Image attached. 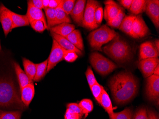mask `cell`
Returning a JSON list of instances; mask_svg holds the SVG:
<instances>
[{
	"label": "cell",
	"mask_w": 159,
	"mask_h": 119,
	"mask_svg": "<svg viewBox=\"0 0 159 119\" xmlns=\"http://www.w3.org/2000/svg\"><path fill=\"white\" fill-rule=\"evenodd\" d=\"M21 111H4L0 109V119H20Z\"/></svg>",
	"instance_id": "cell-32"
},
{
	"label": "cell",
	"mask_w": 159,
	"mask_h": 119,
	"mask_svg": "<svg viewBox=\"0 0 159 119\" xmlns=\"http://www.w3.org/2000/svg\"><path fill=\"white\" fill-rule=\"evenodd\" d=\"M42 2H43V6L44 9L48 7L50 0H42Z\"/></svg>",
	"instance_id": "cell-47"
},
{
	"label": "cell",
	"mask_w": 159,
	"mask_h": 119,
	"mask_svg": "<svg viewBox=\"0 0 159 119\" xmlns=\"http://www.w3.org/2000/svg\"><path fill=\"white\" fill-rule=\"evenodd\" d=\"M145 12L157 29L159 27V1L158 0L146 1Z\"/></svg>",
	"instance_id": "cell-10"
},
{
	"label": "cell",
	"mask_w": 159,
	"mask_h": 119,
	"mask_svg": "<svg viewBox=\"0 0 159 119\" xmlns=\"http://www.w3.org/2000/svg\"><path fill=\"white\" fill-rule=\"evenodd\" d=\"M105 8L103 17L107 22L112 20L117 16L122 8L112 0H108L104 2Z\"/></svg>",
	"instance_id": "cell-14"
},
{
	"label": "cell",
	"mask_w": 159,
	"mask_h": 119,
	"mask_svg": "<svg viewBox=\"0 0 159 119\" xmlns=\"http://www.w3.org/2000/svg\"><path fill=\"white\" fill-rule=\"evenodd\" d=\"M147 112L148 119H159L158 115L153 110L148 109Z\"/></svg>",
	"instance_id": "cell-46"
},
{
	"label": "cell",
	"mask_w": 159,
	"mask_h": 119,
	"mask_svg": "<svg viewBox=\"0 0 159 119\" xmlns=\"http://www.w3.org/2000/svg\"><path fill=\"white\" fill-rule=\"evenodd\" d=\"M146 94L149 100L158 101L159 97V76L152 74L147 78Z\"/></svg>",
	"instance_id": "cell-8"
},
{
	"label": "cell",
	"mask_w": 159,
	"mask_h": 119,
	"mask_svg": "<svg viewBox=\"0 0 159 119\" xmlns=\"http://www.w3.org/2000/svg\"><path fill=\"white\" fill-rule=\"evenodd\" d=\"M51 35L53 40H55L59 44L60 46L63 49L75 52L78 55H83V53L82 51L75 47L73 44L69 41L66 37L57 34L52 32H51Z\"/></svg>",
	"instance_id": "cell-17"
},
{
	"label": "cell",
	"mask_w": 159,
	"mask_h": 119,
	"mask_svg": "<svg viewBox=\"0 0 159 119\" xmlns=\"http://www.w3.org/2000/svg\"><path fill=\"white\" fill-rule=\"evenodd\" d=\"M61 0H50L48 7L50 8L56 9L61 2Z\"/></svg>",
	"instance_id": "cell-45"
},
{
	"label": "cell",
	"mask_w": 159,
	"mask_h": 119,
	"mask_svg": "<svg viewBox=\"0 0 159 119\" xmlns=\"http://www.w3.org/2000/svg\"><path fill=\"white\" fill-rule=\"evenodd\" d=\"M100 3L97 1L88 0L85 8L82 26L89 30L96 29L99 27L94 20V13Z\"/></svg>",
	"instance_id": "cell-6"
},
{
	"label": "cell",
	"mask_w": 159,
	"mask_h": 119,
	"mask_svg": "<svg viewBox=\"0 0 159 119\" xmlns=\"http://www.w3.org/2000/svg\"><path fill=\"white\" fill-rule=\"evenodd\" d=\"M67 109H69L71 112L78 113L82 116L84 115L81 108L80 107L78 104L76 103H70L68 104L67 105Z\"/></svg>",
	"instance_id": "cell-41"
},
{
	"label": "cell",
	"mask_w": 159,
	"mask_h": 119,
	"mask_svg": "<svg viewBox=\"0 0 159 119\" xmlns=\"http://www.w3.org/2000/svg\"><path fill=\"white\" fill-rule=\"evenodd\" d=\"M64 50L60 46L57 42L53 39L52 48L48 59V66L47 72H49L52 69L63 60Z\"/></svg>",
	"instance_id": "cell-7"
},
{
	"label": "cell",
	"mask_w": 159,
	"mask_h": 119,
	"mask_svg": "<svg viewBox=\"0 0 159 119\" xmlns=\"http://www.w3.org/2000/svg\"><path fill=\"white\" fill-rule=\"evenodd\" d=\"M132 31L137 38H142L146 36L149 33V28L143 19L142 16L140 15L136 16L135 19L133 23Z\"/></svg>",
	"instance_id": "cell-13"
},
{
	"label": "cell",
	"mask_w": 159,
	"mask_h": 119,
	"mask_svg": "<svg viewBox=\"0 0 159 119\" xmlns=\"http://www.w3.org/2000/svg\"><path fill=\"white\" fill-rule=\"evenodd\" d=\"M133 119H148L146 108H141L138 109L135 113Z\"/></svg>",
	"instance_id": "cell-40"
},
{
	"label": "cell",
	"mask_w": 159,
	"mask_h": 119,
	"mask_svg": "<svg viewBox=\"0 0 159 119\" xmlns=\"http://www.w3.org/2000/svg\"><path fill=\"white\" fill-rule=\"evenodd\" d=\"M109 86L114 101L119 104L129 102L138 92V81L129 71H121L113 76Z\"/></svg>",
	"instance_id": "cell-1"
},
{
	"label": "cell",
	"mask_w": 159,
	"mask_h": 119,
	"mask_svg": "<svg viewBox=\"0 0 159 119\" xmlns=\"http://www.w3.org/2000/svg\"><path fill=\"white\" fill-rule=\"evenodd\" d=\"M103 88H104L98 82L95 83L90 88L94 97L98 103H100V98H101Z\"/></svg>",
	"instance_id": "cell-35"
},
{
	"label": "cell",
	"mask_w": 159,
	"mask_h": 119,
	"mask_svg": "<svg viewBox=\"0 0 159 119\" xmlns=\"http://www.w3.org/2000/svg\"><path fill=\"white\" fill-rule=\"evenodd\" d=\"M159 51L155 47L154 43L147 41L141 44L140 48V60L149 58H157L159 57Z\"/></svg>",
	"instance_id": "cell-12"
},
{
	"label": "cell",
	"mask_w": 159,
	"mask_h": 119,
	"mask_svg": "<svg viewBox=\"0 0 159 119\" xmlns=\"http://www.w3.org/2000/svg\"><path fill=\"white\" fill-rule=\"evenodd\" d=\"M26 16L27 17L30 24L34 21L40 20L43 21L45 25L48 27L45 16L43 11L33 6L29 1H28L27 11Z\"/></svg>",
	"instance_id": "cell-16"
},
{
	"label": "cell",
	"mask_w": 159,
	"mask_h": 119,
	"mask_svg": "<svg viewBox=\"0 0 159 119\" xmlns=\"http://www.w3.org/2000/svg\"><path fill=\"white\" fill-rule=\"evenodd\" d=\"M99 103L104 108L109 115H111L114 112L111 100L108 93L104 88L102 90Z\"/></svg>",
	"instance_id": "cell-24"
},
{
	"label": "cell",
	"mask_w": 159,
	"mask_h": 119,
	"mask_svg": "<svg viewBox=\"0 0 159 119\" xmlns=\"http://www.w3.org/2000/svg\"><path fill=\"white\" fill-rule=\"evenodd\" d=\"M66 38L79 50L82 52L84 51V43L81 32H80L79 30L75 29L66 36Z\"/></svg>",
	"instance_id": "cell-22"
},
{
	"label": "cell",
	"mask_w": 159,
	"mask_h": 119,
	"mask_svg": "<svg viewBox=\"0 0 159 119\" xmlns=\"http://www.w3.org/2000/svg\"><path fill=\"white\" fill-rule=\"evenodd\" d=\"M44 10L47 18V26L50 29L55 26L56 17V10L55 9L50 8L49 7L44 8Z\"/></svg>",
	"instance_id": "cell-31"
},
{
	"label": "cell",
	"mask_w": 159,
	"mask_h": 119,
	"mask_svg": "<svg viewBox=\"0 0 159 119\" xmlns=\"http://www.w3.org/2000/svg\"><path fill=\"white\" fill-rule=\"evenodd\" d=\"M78 104L82 110L83 114L85 115L84 118H86L89 113L92 112L93 109V102L90 99H83L80 101Z\"/></svg>",
	"instance_id": "cell-29"
},
{
	"label": "cell",
	"mask_w": 159,
	"mask_h": 119,
	"mask_svg": "<svg viewBox=\"0 0 159 119\" xmlns=\"http://www.w3.org/2000/svg\"><path fill=\"white\" fill-rule=\"evenodd\" d=\"M36 71L34 81L38 82L46 75L48 66V59L40 63L35 64Z\"/></svg>",
	"instance_id": "cell-26"
},
{
	"label": "cell",
	"mask_w": 159,
	"mask_h": 119,
	"mask_svg": "<svg viewBox=\"0 0 159 119\" xmlns=\"http://www.w3.org/2000/svg\"><path fill=\"white\" fill-rule=\"evenodd\" d=\"M21 101L26 107H28L32 102L35 94L34 86L33 83L27 85L20 90Z\"/></svg>",
	"instance_id": "cell-18"
},
{
	"label": "cell",
	"mask_w": 159,
	"mask_h": 119,
	"mask_svg": "<svg viewBox=\"0 0 159 119\" xmlns=\"http://www.w3.org/2000/svg\"><path fill=\"white\" fill-rule=\"evenodd\" d=\"M56 10V17L55 26L60 25L63 23H69L71 22V20L68 15L63 11L60 5H59Z\"/></svg>",
	"instance_id": "cell-28"
},
{
	"label": "cell",
	"mask_w": 159,
	"mask_h": 119,
	"mask_svg": "<svg viewBox=\"0 0 159 119\" xmlns=\"http://www.w3.org/2000/svg\"><path fill=\"white\" fill-rule=\"evenodd\" d=\"M153 75L155 76H159V65H157L156 68L154 70V72H153Z\"/></svg>",
	"instance_id": "cell-48"
},
{
	"label": "cell",
	"mask_w": 159,
	"mask_h": 119,
	"mask_svg": "<svg viewBox=\"0 0 159 119\" xmlns=\"http://www.w3.org/2000/svg\"><path fill=\"white\" fill-rule=\"evenodd\" d=\"M11 16L12 20V29L19 27L25 26L30 25L28 19L26 15L17 14L10 10Z\"/></svg>",
	"instance_id": "cell-23"
},
{
	"label": "cell",
	"mask_w": 159,
	"mask_h": 119,
	"mask_svg": "<svg viewBox=\"0 0 159 119\" xmlns=\"http://www.w3.org/2000/svg\"><path fill=\"white\" fill-rule=\"evenodd\" d=\"M23 61L26 74L31 80H34L36 71L35 64L26 58H23Z\"/></svg>",
	"instance_id": "cell-27"
},
{
	"label": "cell",
	"mask_w": 159,
	"mask_h": 119,
	"mask_svg": "<svg viewBox=\"0 0 159 119\" xmlns=\"http://www.w3.org/2000/svg\"><path fill=\"white\" fill-rule=\"evenodd\" d=\"M159 64V58H149L140 60L138 66L143 76L148 78L152 76L154 70Z\"/></svg>",
	"instance_id": "cell-9"
},
{
	"label": "cell",
	"mask_w": 159,
	"mask_h": 119,
	"mask_svg": "<svg viewBox=\"0 0 159 119\" xmlns=\"http://www.w3.org/2000/svg\"><path fill=\"white\" fill-rule=\"evenodd\" d=\"M86 2L85 0H78L76 1L74 9L70 14L75 23L78 25L82 26Z\"/></svg>",
	"instance_id": "cell-15"
},
{
	"label": "cell",
	"mask_w": 159,
	"mask_h": 119,
	"mask_svg": "<svg viewBox=\"0 0 159 119\" xmlns=\"http://www.w3.org/2000/svg\"><path fill=\"white\" fill-rule=\"evenodd\" d=\"M75 2V0H61L60 5L63 11L69 16L73 11Z\"/></svg>",
	"instance_id": "cell-34"
},
{
	"label": "cell",
	"mask_w": 159,
	"mask_h": 119,
	"mask_svg": "<svg viewBox=\"0 0 159 119\" xmlns=\"http://www.w3.org/2000/svg\"><path fill=\"white\" fill-rule=\"evenodd\" d=\"M154 44H155V47H156L157 51H159V40L158 39L155 40Z\"/></svg>",
	"instance_id": "cell-49"
},
{
	"label": "cell",
	"mask_w": 159,
	"mask_h": 119,
	"mask_svg": "<svg viewBox=\"0 0 159 119\" xmlns=\"http://www.w3.org/2000/svg\"><path fill=\"white\" fill-rule=\"evenodd\" d=\"M125 16V11L124 9H122L116 16L112 20L107 22V25L111 27L119 29Z\"/></svg>",
	"instance_id": "cell-33"
},
{
	"label": "cell",
	"mask_w": 159,
	"mask_h": 119,
	"mask_svg": "<svg viewBox=\"0 0 159 119\" xmlns=\"http://www.w3.org/2000/svg\"><path fill=\"white\" fill-rule=\"evenodd\" d=\"M119 2L121 5L125 7V8L129 10L132 5L133 0H120L119 1Z\"/></svg>",
	"instance_id": "cell-44"
},
{
	"label": "cell",
	"mask_w": 159,
	"mask_h": 119,
	"mask_svg": "<svg viewBox=\"0 0 159 119\" xmlns=\"http://www.w3.org/2000/svg\"><path fill=\"white\" fill-rule=\"evenodd\" d=\"M0 22L1 23L5 37L12 31V20L10 10L4 5L0 4Z\"/></svg>",
	"instance_id": "cell-11"
},
{
	"label": "cell",
	"mask_w": 159,
	"mask_h": 119,
	"mask_svg": "<svg viewBox=\"0 0 159 119\" xmlns=\"http://www.w3.org/2000/svg\"><path fill=\"white\" fill-rule=\"evenodd\" d=\"M29 2L36 8L39 9H44L43 6V2L42 0H32L29 1Z\"/></svg>",
	"instance_id": "cell-43"
},
{
	"label": "cell",
	"mask_w": 159,
	"mask_h": 119,
	"mask_svg": "<svg viewBox=\"0 0 159 119\" xmlns=\"http://www.w3.org/2000/svg\"><path fill=\"white\" fill-rule=\"evenodd\" d=\"M135 18L136 16H126L119 28L120 31L134 38H137L132 31L133 23Z\"/></svg>",
	"instance_id": "cell-20"
},
{
	"label": "cell",
	"mask_w": 159,
	"mask_h": 119,
	"mask_svg": "<svg viewBox=\"0 0 159 119\" xmlns=\"http://www.w3.org/2000/svg\"><path fill=\"white\" fill-rule=\"evenodd\" d=\"M25 107L13 80L0 78V108L24 110Z\"/></svg>",
	"instance_id": "cell-2"
},
{
	"label": "cell",
	"mask_w": 159,
	"mask_h": 119,
	"mask_svg": "<svg viewBox=\"0 0 159 119\" xmlns=\"http://www.w3.org/2000/svg\"><path fill=\"white\" fill-rule=\"evenodd\" d=\"M1 51V42H0V51Z\"/></svg>",
	"instance_id": "cell-50"
},
{
	"label": "cell",
	"mask_w": 159,
	"mask_h": 119,
	"mask_svg": "<svg viewBox=\"0 0 159 119\" xmlns=\"http://www.w3.org/2000/svg\"><path fill=\"white\" fill-rule=\"evenodd\" d=\"M85 76L90 88L95 83H97V81L96 80V78L94 75L93 72L92 68L90 66L87 68V69L85 72Z\"/></svg>",
	"instance_id": "cell-37"
},
{
	"label": "cell",
	"mask_w": 159,
	"mask_h": 119,
	"mask_svg": "<svg viewBox=\"0 0 159 119\" xmlns=\"http://www.w3.org/2000/svg\"><path fill=\"white\" fill-rule=\"evenodd\" d=\"M103 17V10L102 7L100 5L97 7L94 13V20L97 25L100 26L102 22Z\"/></svg>",
	"instance_id": "cell-39"
},
{
	"label": "cell",
	"mask_w": 159,
	"mask_h": 119,
	"mask_svg": "<svg viewBox=\"0 0 159 119\" xmlns=\"http://www.w3.org/2000/svg\"><path fill=\"white\" fill-rule=\"evenodd\" d=\"M103 51L113 60L120 63L129 61L133 57L131 46L118 33L111 43L103 47Z\"/></svg>",
	"instance_id": "cell-3"
},
{
	"label": "cell",
	"mask_w": 159,
	"mask_h": 119,
	"mask_svg": "<svg viewBox=\"0 0 159 119\" xmlns=\"http://www.w3.org/2000/svg\"><path fill=\"white\" fill-rule=\"evenodd\" d=\"M146 6V1L145 0H133L129 10L131 13L135 16L145 11Z\"/></svg>",
	"instance_id": "cell-25"
},
{
	"label": "cell",
	"mask_w": 159,
	"mask_h": 119,
	"mask_svg": "<svg viewBox=\"0 0 159 119\" xmlns=\"http://www.w3.org/2000/svg\"><path fill=\"white\" fill-rule=\"evenodd\" d=\"M31 26L36 32L42 33L45 29H48V27L45 25L43 21L40 20L34 21L30 23Z\"/></svg>",
	"instance_id": "cell-36"
},
{
	"label": "cell",
	"mask_w": 159,
	"mask_h": 119,
	"mask_svg": "<svg viewBox=\"0 0 159 119\" xmlns=\"http://www.w3.org/2000/svg\"><path fill=\"white\" fill-rule=\"evenodd\" d=\"M75 27L69 23H63L51 28V32L66 37L74 31Z\"/></svg>",
	"instance_id": "cell-19"
},
{
	"label": "cell",
	"mask_w": 159,
	"mask_h": 119,
	"mask_svg": "<svg viewBox=\"0 0 159 119\" xmlns=\"http://www.w3.org/2000/svg\"><path fill=\"white\" fill-rule=\"evenodd\" d=\"M78 57V55L73 51L64 50L63 60L69 62H73L75 61Z\"/></svg>",
	"instance_id": "cell-38"
},
{
	"label": "cell",
	"mask_w": 159,
	"mask_h": 119,
	"mask_svg": "<svg viewBox=\"0 0 159 119\" xmlns=\"http://www.w3.org/2000/svg\"><path fill=\"white\" fill-rule=\"evenodd\" d=\"M109 117L110 119H133V112L131 108H127L120 112H113Z\"/></svg>",
	"instance_id": "cell-30"
},
{
	"label": "cell",
	"mask_w": 159,
	"mask_h": 119,
	"mask_svg": "<svg viewBox=\"0 0 159 119\" xmlns=\"http://www.w3.org/2000/svg\"><path fill=\"white\" fill-rule=\"evenodd\" d=\"M83 116L73 112L69 109H67L66 114L64 115V119H81Z\"/></svg>",
	"instance_id": "cell-42"
},
{
	"label": "cell",
	"mask_w": 159,
	"mask_h": 119,
	"mask_svg": "<svg viewBox=\"0 0 159 119\" xmlns=\"http://www.w3.org/2000/svg\"><path fill=\"white\" fill-rule=\"evenodd\" d=\"M117 34L113 29L107 25H104L89 34L88 41L92 48L97 51H102V45L112 41Z\"/></svg>",
	"instance_id": "cell-4"
},
{
	"label": "cell",
	"mask_w": 159,
	"mask_h": 119,
	"mask_svg": "<svg viewBox=\"0 0 159 119\" xmlns=\"http://www.w3.org/2000/svg\"><path fill=\"white\" fill-rule=\"evenodd\" d=\"M13 66H14L15 71L16 73L20 90L27 85L33 83V80H31L29 78L25 71L21 69L18 63L14 62H13Z\"/></svg>",
	"instance_id": "cell-21"
},
{
	"label": "cell",
	"mask_w": 159,
	"mask_h": 119,
	"mask_svg": "<svg viewBox=\"0 0 159 119\" xmlns=\"http://www.w3.org/2000/svg\"><path fill=\"white\" fill-rule=\"evenodd\" d=\"M90 61L93 67L102 76H106L117 68L116 64L97 52L90 55Z\"/></svg>",
	"instance_id": "cell-5"
}]
</instances>
